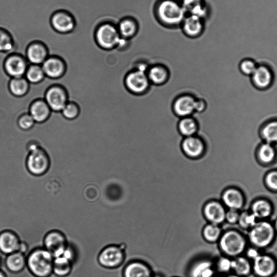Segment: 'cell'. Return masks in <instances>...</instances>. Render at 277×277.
Masks as SVG:
<instances>
[{
    "label": "cell",
    "instance_id": "cell-1",
    "mask_svg": "<svg viewBox=\"0 0 277 277\" xmlns=\"http://www.w3.org/2000/svg\"><path fill=\"white\" fill-rule=\"evenodd\" d=\"M157 14L163 24L174 27L181 26L186 16L182 2L178 0H163L158 6Z\"/></svg>",
    "mask_w": 277,
    "mask_h": 277
},
{
    "label": "cell",
    "instance_id": "cell-2",
    "mask_svg": "<svg viewBox=\"0 0 277 277\" xmlns=\"http://www.w3.org/2000/svg\"><path fill=\"white\" fill-rule=\"evenodd\" d=\"M27 151L28 154L26 158V166L30 173L36 176L45 174L50 165L48 153L43 147L36 143L28 145Z\"/></svg>",
    "mask_w": 277,
    "mask_h": 277
},
{
    "label": "cell",
    "instance_id": "cell-3",
    "mask_svg": "<svg viewBox=\"0 0 277 277\" xmlns=\"http://www.w3.org/2000/svg\"><path fill=\"white\" fill-rule=\"evenodd\" d=\"M55 257L46 249H37L29 255L27 264L32 274L37 277H48L53 273Z\"/></svg>",
    "mask_w": 277,
    "mask_h": 277
},
{
    "label": "cell",
    "instance_id": "cell-4",
    "mask_svg": "<svg viewBox=\"0 0 277 277\" xmlns=\"http://www.w3.org/2000/svg\"><path fill=\"white\" fill-rule=\"evenodd\" d=\"M146 72L135 68L126 74L124 84L128 92L134 96L140 97L150 91L152 84L148 79Z\"/></svg>",
    "mask_w": 277,
    "mask_h": 277
},
{
    "label": "cell",
    "instance_id": "cell-5",
    "mask_svg": "<svg viewBox=\"0 0 277 277\" xmlns=\"http://www.w3.org/2000/svg\"><path fill=\"white\" fill-rule=\"evenodd\" d=\"M126 258L124 245H110L103 249L98 255V262L102 267L115 269L120 267Z\"/></svg>",
    "mask_w": 277,
    "mask_h": 277
},
{
    "label": "cell",
    "instance_id": "cell-6",
    "mask_svg": "<svg viewBox=\"0 0 277 277\" xmlns=\"http://www.w3.org/2000/svg\"><path fill=\"white\" fill-rule=\"evenodd\" d=\"M44 99L52 112L61 113L70 101L68 92L63 85L53 84L46 91Z\"/></svg>",
    "mask_w": 277,
    "mask_h": 277
},
{
    "label": "cell",
    "instance_id": "cell-7",
    "mask_svg": "<svg viewBox=\"0 0 277 277\" xmlns=\"http://www.w3.org/2000/svg\"><path fill=\"white\" fill-rule=\"evenodd\" d=\"M249 237L254 246L265 248L268 246L274 238V229L268 222H259L251 228Z\"/></svg>",
    "mask_w": 277,
    "mask_h": 277
},
{
    "label": "cell",
    "instance_id": "cell-8",
    "mask_svg": "<svg viewBox=\"0 0 277 277\" xmlns=\"http://www.w3.org/2000/svg\"><path fill=\"white\" fill-rule=\"evenodd\" d=\"M246 246V240L236 231L226 232L220 239L221 249L230 256H237L244 251Z\"/></svg>",
    "mask_w": 277,
    "mask_h": 277
},
{
    "label": "cell",
    "instance_id": "cell-9",
    "mask_svg": "<svg viewBox=\"0 0 277 277\" xmlns=\"http://www.w3.org/2000/svg\"><path fill=\"white\" fill-rule=\"evenodd\" d=\"M96 40L103 49H112L120 44L122 37L118 29L110 24H104L98 28Z\"/></svg>",
    "mask_w": 277,
    "mask_h": 277
},
{
    "label": "cell",
    "instance_id": "cell-10",
    "mask_svg": "<svg viewBox=\"0 0 277 277\" xmlns=\"http://www.w3.org/2000/svg\"><path fill=\"white\" fill-rule=\"evenodd\" d=\"M30 64L26 58L17 53L9 55L5 60L4 68L10 78L25 77Z\"/></svg>",
    "mask_w": 277,
    "mask_h": 277
},
{
    "label": "cell",
    "instance_id": "cell-11",
    "mask_svg": "<svg viewBox=\"0 0 277 277\" xmlns=\"http://www.w3.org/2000/svg\"><path fill=\"white\" fill-rule=\"evenodd\" d=\"M41 66L46 77L53 80L63 78L67 71L66 62L59 56H49Z\"/></svg>",
    "mask_w": 277,
    "mask_h": 277
},
{
    "label": "cell",
    "instance_id": "cell-12",
    "mask_svg": "<svg viewBox=\"0 0 277 277\" xmlns=\"http://www.w3.org/2000/svg\"><path fill=\"white\" fill-rule=\"evenodd\" d=\"M45 246L55 258L62 256L68 246L67 238L62 232L53 231L47 234L45 239Z\"/></svg>",
    "mask_w": 277,
    "mask_h": 277
},
{
    "label": "cell",
    "instance_id": "cell-13",
    "mask_svg": "<svg viewBox=\"0 0 277 277\" xmlns=\"http://www.w3.org/2000/svg\"><path fill=\"white\" fill-rule=\"evenodd\" d=\"M273 63L258 64L256 70L251 77L253 84L257 89L265 90L271 86L273 80Z\"/></svg>",
    "mask_w": 277,
    "mask_h": 277
},
{
    "label": "cell",
    "instance_id": "cell-14",
    "mask_svg": "<svg viewBox=\"0 0 277 277\" xmlns=\"http://www.w3.org/2000/svg\"><path fill=\"white\" fill-rule=\"evenodd\" d=\"M196 100L197 98L193 95L179 96L173 104L175 113L181 118L192 116L195 112Z\"/></svg>",
    "mask_w": 277,
    "mask_h": 277
},
{
    "label": "cell",
    "instance_id": "cell-15",
    "mask_svg": "<svg viewBox=\"0 0 277 277\" xmlns=\"http://www.w3.org/2000/svg\"><path fill=\"white\" fill-rule=\"evenodd\" d=\"M51 25L55 31L62 34L70 33L75 27L73 18L65 10H59L53 14Z\"/></svg>",
    "mask_w": 277,
    "mask_h": 277
},
{
    "label": "cell",
    "instance_id": "cell-16",
    "mask_svg": "<svg viewBox=\"0 0 277 277\" xmlns=\"http://www.w3.org/2000/svg\"><path fill=\"white\" fill-rule=\"evenodd\" d=\"M180 26L186 37L193 39L197 38L204 33L205 19L194 15H186Z\"/></svg>",
    "mask_w": 277,
    "mask_h": 277
},
{
    "label": "cell",
    "instance_id": "cell-17",
    "mask_svg": "<svg viewBox=\"0 0 277 277\" xmlns=\"http://www.w3.org/2000/svg\"><path fill=\"white\" fill-rule=\"evenodd\" d=\"M182 147L185 154L192 159L201 157L206 150L204 141L197 135L185 137Z\"/></svg>",
    "mask_w": 277,
    "mask_h": 277
},
{
    "label": "cell",
    "instance_id": "cell-18",
    "mask_svg": "<svg viewBox=\"0 0 277 277\" xmlns=\"http://www.w3.org/2000/svg\"><path fill=\"white\" fill-rule=\"evenodd\" d=\"M146 73L151 84L155 87L163 86L170 77L169 69L164 63H157L149 67Z\"/></svg>",
    "mask_w": 277,
    "mask_h": 277
},
{
    "label": "cell",
    "instance_id": "cell-19",
    "mask_svg": "<svg viewBox=\"0 0 277 277\" xmlns=\"http://www.w3.org/2000/svg\"><path fill=\"white\" fill-rule=\"evenodd\" d=\"M153 274L151 266L141 260L127 263L123 272V277H153Z\"/></svg>",
    "mask_w": 277,
    "mask_h": 277
},
{
    "label": "cell",
    "instance_id": "cell-20",
    "mask_svg": "<svg viewBox=\"0 0 277 277\" xmlns=\"http://www.w3.org/2000/svg\"><path fill=\"white\" fill-rule=\"evenodd\" d=\"M49 56L47 47L41 42H34L27 48L26 59L30 65H42Z\"/></svg>",
    "mask_w": 277,
    "mask_h": 277
},
{
    "label": "cell",
    "instance_id": "cell-21",
    "mask_svg": "<svg viewBox=\"0 0 277 277\" xmlns=\"http://www.w3.org/2000/svg\"><path fill=\"white\" fill-rule=\"evenodd\" d=\"M52 111L44 99H37L29 106V113L36 123H46L50 118Z\"/></svg>",
    "mask_w": 277,
    "mask_h": 277
},
{
    "label": "cell",
    "instance_id": "cell-22",
    "mask_svg": "<svg viewBox=\"0 0 277 277\" xmlns=\"http://www.w3.org/2000/svg\"><path fill=\"white\" fill-rule=\"evenodd\" d=\"M276 266L274 260L266 255H259L254 259L253 269L259 277H270L275 272Z\"/></svg>",
    "mask_w": 277,
    "mask_h": 277
},
{
    "label": "cell",
    "instance_id": "cell-23",
    "mask_svg": "<svg viewBox=\"0 0 277 277\" xmlns=\"http://www.w3.org/2000/svg\"><path fill=\"white\" fill-rule=\"evenodd\" d=\"M186 15L205 19L209 14V8L205 0H182Z\"/></svg>",
    "mask_w": 277,
    "mask_h": 277
},
{
    "label": "cell",
    "instance_id": "cell-24",
    "mask_svg": "<svg viewBox=\"0 0 277 277\" xmlns=\"http://www.w3.org/2000/svg\"><path fill=\"white\" fill-rule=\"evenodd\" d=\"M20 241L18 236L12 231L0 234V250L6 254H12L19 251Z\"/></svg>",
    "mask_w": 277,
    "mask_h": 277
},
{
    "label": "cell",
    "instance_id": "cell-25",
    "mask_svg": "<svg viewBox=\"0 0 277 277\" xmlns=\"http://www.w3.org/2000/svg\"><path fill=\"white\" fill-rule=\"evenodd\" d=\"M226 211L217 202H210L204 208V215L206 219L214 224L218 225L226 220Z\"/></svg>",
    "mask_w": 277,
    "mask_h": 277
},
{
    "label": "cell",
    "instance_id": "cell-26",
    "mask_svg": "<svg viewBox=\"0 0 277 277\" xmlns=\"http://www.w3.org/2000/svg\"><path fill=\"white\" fill-rule=\"evenodd\" d=\"M258 162L263 165L267 166L273 163L277 157V151L274 145L263 142L257 151Z\"/></svg>",
    "mask_w": 277,
    "mask_h": 277
},
{
    "label": "cell",
    "instance_id": "cell-27",
    "mask_svg": "<svg viewBox=\"0 0 277 277\" xmlns=\"http://www.w3.org/2000/svg\"><path fill=\"white\" fill-rule=\"evenodd\" d=\"M30 83L25 77L11 78L8 83V90L15 98L26 97L30 91Z\"/></svg>",
    "mask_w": 277,
    "mask_h": 277
},
{
    "label": "cell",
    "instance_id": "cell-28",
    "mask_svg": "<svg viewBox=\"0 0 277 277\" xmlns=\"http://www.w3.org/2000/svg\"><path fill=\"white\" fill-rule=\"evenodd\" d=\"M0 52L17 53L26 58V53L17 47L12 36L3 28H0Z\"/></svg>",
    "mask_w": 277,
    "mask_h": 277
},
{
    "label": "cell",
    "instance_id": "cell-29",
    "mask_svg": "<svg viewBox=\"0 0 277 277\" xmlns=\"http://www.w3.org/2000/svg\"><path fill=\"white\" fill-rule=\"evenodd\" d=\"M223 203L230 209L238 210L244 205V198L240 192L235 189H229L223 194Z\"/></svg>",
    "mask_w": 277,
    "mask_h": 277
},
{
    "label": "cell",
    "instance_id": "cell-30",
    "mask_svg": "<svg viewBox=\"0 0 277 277\" xmlns=\"http://www.w3.org/2000/svg\"><path fill=\"white\" fill-rule=\"evenodd\" d=\"M178 130L184 137L195 136L198 131L196 120L192 116L181 118L178 124Z\"/></svg>",
    "mask_w": 277,
    "mask_h": 277
},
{
    "label": "cell",
    "instance_id": "cell-31",
    "mask_svg": "<svg viewBox=\"0 0 277 277\" xmlns=\"http://www.w3.org/2000/svg\"><path fill=\"white\" fill-rule=\"evenodd\" d=\"M73 263L65 257L55 258L53 262V273L59 277H66L72 270Z\"/></svg>",
    "mask_w": 277,
    "mask_h": 277
},
{
    "label": "cell",
    "instance_id": "cell-32",
    "mask_svg": "<svg viewBox=\"0 0 277 277\" xmlns=\"http://www.w3.org/2000/svg\"><path fill=\"white\" fill-rule=\"evenodd\" d=\"M261 135L264 142L277 144V119L265 123L262 127Z\"/></svg>",
    "mask_w": 277,
    "mask_h": 277
},
{
    "label": "cell",
    "instance_id": "cell-33",
    "mask_svg": "<svg viewBox=\"0 0 277 277\" xmlns=\"http://www.w3.org/2000/svg\"><path fill=\"white\" fill-rule=\"evenodd\" d=\"M27 262L23 253L16 252L10 254L6 259L7 268L12 272H19L22 271Z\"/></svg>",
    "mask_w": 277,
    "mask_h": 277
},
{
    "label": "cell",
    "instance_id": "cell-34",
    "mask_svg": "<svg viewBox=\"0 0 277 277\" xmlns=\"http://www.w3.org/2000/svg\"><path fill=\"white\" fill-rule=\"evenodd\" d=\"M25 77L31 84H39L46 78L41 65H29Z\"/></svg>",
    "mask_w": 277,
    "mask_h": 277
},
{
    "label": "cell",
    "instance_id": "cell-35",
    "mask_svg": "<svg viewBox=\"0 0 277 277\" xmlns=\"http://www.w3.org/2000/svg\"><path fill=\"white\" fill-rule=\"evenodd\" d=\"M252 214L257 219L268 217L271 214L272 209L269 202L264 200H259L254 202L252 206Z\"/></svg>",
    "mask_w": 277,
    "mask_h": 277
},
{
    "label": "cell",
    "instance_id": "cell-36",
    "mask_svg": "<svg viewBox=\"0 0 277 277\" xmlns=\"http://www.w3.org/2000/svg\"><path fill=\"white\" fill-rule=\"evenodd\" d=\"M81 111L80 106L77 102L70 100L61 113L65 119L73 121L79 118Z\"/></svg>",
    "mask_w": 277,
    "mask_h": 277
},
{
    "label": "cell",
    "instance_id": "cell-37",
    "mask_svg": "<svg viewBox=\"0 0 277 277\" xmlns=\"http://www.w3.org/2000/svg\"><path fill=\"white\" fill-rule=\"evenodd\" d=\"M232 270L239 276H246L250 273L251 266L246 258L238 257L232 261Z\"/></svg>",
    "mask_w": 277,
    "mask_h": 277
},
{
    "label": "cell",
    "instance_id": "cell-38",
    "mask_svg": "<svg viewBox=\"0 0 277 277\" xmlns=\"http://www.w3.org/2000/svg\"><path fill=\"white\" fill-rule=\"evenodd\" d=\"M118 29L121 37L127 39L135 34L137 26L134 21L131 19H126L122 21Z\"/></svg>",
    "mask_w": 277,
    "mask_h": 277
},
{
    "label": "cell",
    "instance_id": "cell-39",
    "mask_svg": "<svg viewBox=\"0 0 277 277\" xmlns=\"http://www.w3.org/2000/svg\"><path fill=\"white\" fill-rule=\"evenodd\" d=\"M258 64L256 61L252 58H246L240 62L239 68L244 75L251 77L256 70Z\"/></svg>",
    "mask_w": 277,
    "mask_h": 277
},
{
    "label": "cell",
    "instance_id": "cell-40",
    "mask_svg": "<svg viewBox=\"0 0 277 277\" xmlns=\"http://www.w3.org/2000/svg\"><path fill=\"white\" fill-rule=\"evenodd\" d=\"M36 122L29 113L20 115L17 121L18 126L21 130L29 131L36 125Z\"/></svg>",
    "mask_w": 277,
    "mask_h": 277
},
{
    "label": "cell",
    "instance_id": "cell-41",
    "mask_svg": "<svg viewBox=\"0 0 277 277\" xmlns=\"http://www.w3.org/2000/svg\"><path fill=\"white\" fill-rule=\"evenodd\" d=\"M203 234L206 240L215 242L220 238L221 230L218 225L210 223L204 228Z\"/></svg>",
    "mask_w": 277,
    "mask_h": 277
},
{
    "label": "cell",
    "instance_id": "cell-42",
    "mask_svg": "<svg viewBox=\"0 0 277 277\" xmlns=\"http://www.w3.org/2000/svg\"><path fill=\"white\" fill-rule=\"evenodd\" d=\"M257 218L252 214L244 212L240 215L238 222L240 226L244 229L252 228L256 224Z\"/></svg>",
    "mask_w": 277,
    "mask_h": 277
},
{
    "label": "cell",
    "instance_id": "cell-43",
    "mask_svg": "<svg viewBox=\"0 0 277 277\" xmlns=\"http://www.w3.org/2000/svg\"><path fill=\"white\" fill-rule=\"evenodd\" d=\"M266 184L271 189L277 191V171L272 170L265 177Z\"/></svg>",
    "mask_w": 277,
    "mask_h": 277
},
{
    "label": "cell",
    "instance_id": "cell-44",
    "mask_svg": "<svg viewBox=\"0 0 277 277\" xmlns=\"http://www.w3.org/2000/svg\"><path fill=\"white\" fill-rule=\"evenodd\" d=\"M218 268L221 272H227L232 270V261L228 258H221L218 264Z\"/></svg>",
    "mask_w": 277,
    "mask_h": 277
},
{
    "label": "cell",
    "instance_id": "cell-45",
    "mask_svg": "<svg viewBox=\"0 0 277 277\" xmlns=\"http://www.w3.org/2000/svg\"><path fill=\"white\" fill-rule=\"evenodd\" d=\"M240 214L237 210L230 209L226 213V219L231 223H234L238 222Z\"/></svg>",
    "mask_w": 277,
    "mask_h": 277
},
{
    "label": "cell",
    "instance_id": "cell-46",
    "mask_svg": "<svg viewBox=\"0 0 277 277\" xmlns=\"http://www.w3.org/2000/svg\"><path fill=\"white\" fill-rule=\"evenodd\" d=\"M209 268H210V264L209 263L200 264L197 266V267L195 268L193 273H192L193 274L192 275H193V277H199L202 272Z\"/></svg>",
    "mask_w": 277,
    "mask_h": 277
},
{
    "label": "cell",
    "instance_id": "cell-47",
    "mask_svg": "<svg viewBox=\"0 0 277 277\" xmlns=\"http://www.w3.org/2000/svg\"><path fill=\"white\" fill-rule=\"evenodd\" d=\"M62 255L73 263L74 261H75V258L76 257L75 249L70 246L68 245V247Z\"/></svg>",
    "mask_w": 277,
    "mask_h": 277
},
{
    "label": "cell",
    "instance_id": "cell-48",
    "mask_svg": "<svg viewBox=\"0 0 277 277\" xmlns=\"http://www.w3.org/2000/svg\"><path fill=\"white\" fill-rule=\"evenodd\" d=\"M248 256L253 260L260 255L257 250L253 249H250L247 253Z\"/></svg>",
    "mask_w": 277,
    "mask_h": 277
},
{
    "label": "cell",
    "instance_id": "cell-49",
    "mask_svg": "<svg viewBox=\"0 0 277 277\" xmlns=\"http://www.w3.org/2000/svg\"><path fill=\"white\" fill-rule=\"evenodd\" d=\"M27 244L24 243H21L18 252L25 253L27 251Z\"/></svg>",
    "mask_w": 277,
    "mask_h": 277
},
{
    "label": "cell",
    "instance_id": "cell-50",
    "mask_svg": "<svg viewBox=\"0 0 277 277\" xmlns=\"http://www.w3.org/2000/svg\"><path fill=\"white\" fill-rule=\"evenodd\" d=\"M60 3H61V0H60V10H61L60 9L61 8V4H60ZM54 33H55V30H54V31H53V34H52V37H51V39H50V40L49 43H48L47 45H46V46L48 45L50 43V42H51V40H52V39H53L52 38L53 37V36H54ZM22 50H23V49H22Z\"/></svg>",
    "mask_w": 277,
    "mask_h": 277
},
{
    "label": "cell",
    "instance_id": "cell-51",
    "mask_svg": "<svg viewBox=\"0 0 277 277\" xmlns=\"http://www.w3.org/2000/svg\"><path fill=\"white\" fill-rule=\"evenodd\" d=\"M0 277H7L5 273L2 270H0Z\"/></svg>",
    "mask_w": 277,
    "mask_h": 277
},
{
    "label": "cell",
    "instance_id": "cell-52",
    "mask_svg": "<svg viewBox=\"0 0 277 277\" xmlns=\"http://www.w3.org/2000/svg\"><path fill=\"white\" fill-rule=\"evenodd\" d=\"M153 277H163V276L161 275V274H158V273L157 274V273H154Z\"/></svg>",
    "mask_w": 277,
    "mask_h": 277
},
{
    "label": "cell",
    "instance_id": "cell-53",
    "mask_svg": "<svg viewBox=\"0 0 277 277\" xmlns=\"http://www.w3.org/2000/svg\"><path fill=\"white\" fill-rule=\"evenodd\" d=\"M229 277H239V276L236 275H231V276H230Z\"/></svg>",
    "mask_w": 277,
    "mask_h": 277
},
{
    "label": "cell",
    "instance_id": "cell-54",
    "mask_svg": "<svg viewBox=\"0 0 277 277\" xmlns=\"http://www.w3.org/2000/svg\"><path fill=\"white\" fill-rule=\"evenodd\" d=\"M275 229H276V231H277V221H276V222H275Z\"/></svg>",
    "mask_w": 277,
    "mask_h": 277
},
{
    "label": "cell",
    "instance_id": "cell-55",
    "mask_svg": "<svg viewBox=\"0 0 277 277\" xmlns=\"http://www.w3.org/2000/svg\"><path fill=\"white\" fill-rule=\"evenodd\" d=\"M61 10H62V9H61ZM54 34H55V33H54ZM53 37H54V36H53ZM47 46H48V45H47ZM21 50H22V49H21ZM25 51H26V50H25ZM26 51H27V50H26Z\"/></svg>",
    "mask_w": 277,
    "mask_h": 277
}]
</instances>
